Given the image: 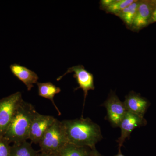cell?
Masks as SVG:
<instances>
[{
  "label": "cell",
  "instance_id": "2",
  "mask_svg": "<svg viewBox=\"0 0 156 156\" xmlns=\"http://www.w3.org/2000/svg\"><path fill=\"white\" fill-rule=\"evenodd\" d=\"M37 112L33 105L23 100L17 109L4 136L10 143L27 140L31 125Z\"/></svg>",
  "mask_w": 156,
  "mask_h": 156
},
{
  "label": "cell",
  "instance_id": "9",
  "mask_svg": "<svg viewBox=\"0 0 156 156\" xmlns=\"http://www.w3.org/2000/svg\"><path fill=\"white\" fill-rule=\"evenodd\" d=\"M155 0L140 1L139 6L131 28L139 30L150 24L154 6Z\"/></svg>",
  "mask_w": 156,
  "mask_h": 156
},
{
  "label": "cell",
  "instance_id": "22",
  "mask_svg": "<svg viewBox=\"0 0 156 156\" xmlns=\"http://www.w3.org/2000/svg\"><path fill=\"white\" fill-rule=\"evenodd\" d=\"M114 156H126L122 154V152H121V149H119V152L118 154Z\"/></svg>",
  "mask_w": 156,
  "mask_h": 156
},
{
  "label": "cell",
  "instance_id": "19",
  "mask_svg": "<svg viewBox=\"0 0 156 156\" xmlns=\"http://www.w3.org/2000/svg\"><path fill=\"white\" fill-rule=\"evenodd\" d=\"M155 22H156V0H155L154 6L153 11L151 17L150 21V24Z\"/></svg>",
  "mask_w": 156,
  "mask_h": 156
},
{
  "label": "cell",
  "instance_id": "1",
  "mask_svg": "<svg viewBox=\"0 0 156 156\" xmlns=\"http://www.w3.org/2000/svg\"><path fill=\"white\" fill-rule=\"evenodd\" d=\"M61 122L68 143L94 149L102 138L100 127L89 118L81 117Z\"/></svg>",
  "mask_w": 156,
  "mask_h": 156
},
{
  "label": "cell",
  "instance_id": "18",
  "mask_svg": "<svg viewBox=\"0 0 156 156\" xmlns=\"http://www.w3.org/2000/svg\"><path fill=\"white\" fill-rule=\"evenodd\" d=\"M115 1L116 0H102L100 2L101 8L105 10L109 6L114 3Z\"/></svg>",
  "mask_w": 156,
  "mask_h": 156
},
{
  "label": "cell",
  "instance_id": "12",
  "mask_svg": "<svg viewBox=\"0 0 156 156\" xmlns=\"http://www.w3.org/2000/svg\"><path fill=\"white\" fill-rule=\"evenodd\" d=\"M37 86L38 88V94L41 97L44 98L51 101L53 105L55 107L56 111L58 112V115H60L61 112L54 101V97L56 94L60 93L61 89L59 87H56L55 85L50 83H37Z\"/></svg>",
  "mask_w": 156,
  "mask_h": 156
},
{
  "label": "cell",
  "instance_id": "11",
  "mask_svg": "<svg viewBox=\"0 0 156 156\" xmlns=\"http://www.w3.org/2000/svg\"><path fill=\"white\" fill-rule=\"evenodd\" d=\"M10 68L11 73L25 85L28 91L31 90L34 84L38 83L37 74L25 66L14 63L11 64Z\"/></svg>",
  "mask_w": 156,
  "mask_h": 156
},
{
  "label": "cell",
  "instance_id": "15",
  "mask_svg": "<svg viewBox=\"0 0 156 156\" xmlns=\"http://www.w3.org/2000/svg\"><path fill=\"white\" fill-rule=\"evenodd\" d=\"M139 3L140 1L135 0L134 2L127 6L116 15L120 17L126 25L131 27L136 16Z\"/></svg>",
  "mask_w": 156,
  "mask_h": 156
},
{
  "label": "cell",
  "instance_id": "10",
  "mask_svg": "<svg viewBox=\"0 0 156 156\" xmlns=\"http://www.w3.org/2000/svg\"><path fill=\"white\" fill-rule=\"evenodd\" d=\"M123 103L127 111L141 117H144L150 104L146 98L134 92L126 96Z\"/></svg>",
  "mask_w": 156,
  "mask_h": 156
},
{
  "label": "cell",
  "instance_id": "4",
  "mask_svg": "<svg viewBox=\"0 0 156 156\" xmlns=\"http://www.w3.org/2000/svg\"><path fill=\"white\" fill-rule=\"evenodd\" d=\"M23 100L18 92L0 99V135H4L17 109Z\"/></svg>",
  "mask_w": 156,
  "mask_h": 156
},
{
  "label": "cell",
  "instance_id": "13",
  "mask_svg": "<svg viewBox=\"0 0 156 156\" xmlns=\"http://www.w3.org/2000/svg\"><path fill=\"white\" fill-rule=\"evenodd\" d=\"M39 152L35 150L31 143L26 140L11 145L10 156H37Z\"/></svg>",
  "mask_w": 156,
  "mask_h": 156
},
{
  "label": "cell",
  "instance_id": "20",
  "mask_svg": "<svg viewBox=\"0 0 156 156\" xmlns=\"http://www.w3.org/2000/svg\"><path fill=\"white\" fill-rule=\"evenodd\" d=\"M37 156H58V153L42 152L40 151Z\"/></svg>",
  "mask_w": 156,
  "mask_h": 156
},
{
  "label": "cell",
  "instance_id": "17",
  "mask_svg": "<svg viewBox=\"0 0 156 156\" xmlns=\"http://www.w3.org/2000/svg\"><path fill=\"white\" fill-rule=\"evenodd\" d=\"M10 144L4 135H0V156H10Z\"/></svg>",
  "mask_w": 156,
  "mask_h": 156
},
{
  "label": "cell",
  "instance_id": "16",
  "mask_svg": "<svg viewBox=\"0 0 156 156\" xmlns=\"http://www.w3.org/2000/svg\"><path fill=\"white\" fill-rule=\"evenodd\" d=\"M135 0H116L114 3L107 8L105 10L108 13L116 15L127 6H129Z\"/></svg>",
  "mask_w": 156,
  "mask_h": 156
},
{
  "label": "cell",
  "instance_id": "8",
  "mask_svg": "<svg viewBox=\"0 0 156 156\" xmlns=\"http://www.w3.org/2000/svg\"><path fill=\"white\" fill-rule=\"evenodd\" d=\"M147 124V122L144 117H140L127 111L120 123L119 128L121 130V136L117 140L119 144V149H121L126 138L129 137L131 132L135 128L143 127Z\"/></svg>",
  "mask_w": 156,
  "mask_h": 156
},
{
  "label": "cell",
  "instance_id": "14",
  "mask_svg": "<svg viewBox=\"0 0 156 156\" xmlns=\"http://www.w3.org/2000/svg\"><path fill=\"white\" fill-rule=\"evenodd\" d=\"M92 149L67 143L58 154V156H89Z\"/></svg>",
  "mask_w": 156,
  "mask_h": 156
},
{
  "label": "cell",
  "instance_id": "21",
  "mask_svg": "<svg viewBox=\"0 0 156 156\" xmlns=\"http://www.w3.org/2000/svg\"><path fill=\"white\" fill-rule=\"evenodd\" d=\"M89 156H103L97 150L96 148L92 149L91 151V153Z\"/></svg>",
  "mask_w": 156,
  "mask_h": 156
},
{
  "label": "cell",
  "instance_id": "3",
  "mask_svg": "<svg viewBox=\"0 0 156 156\" xmlns=\"http://www.w3.org/2000/svg\"><path fill=\"white\" fill-rule=\"evenodd\" d=\"M68 143L61 121L56 119L39 143L40 151L58 153Z\"/></svg>",
  "mask_w": 156,
  "mask_h": 156
},
{
  "label": "cell",
  "instance_id": "6",
  "mask_svg": "<svg viewBox=\"0 0 156 156\" xmlns=\"http://www.w3.org/2000/svg\"><path fill=\"white\" fill-rule=\"evenodd\" d=\"M74 72L73 77L76 80L79 87L76 88L75 90L82 89L84 94V105L85 100L89 90H94L95 89L94 86V76L91 73L85 69L83 66L82 65L75 66L69 68L63 75H62L57 79V81L61 80L66 75L69 73Z\"/></svg>",
  "mask_w": 156,
  "mask_h": 156
},
{
  "label": "cell",
  "instance_id": "5",
  "mask_svg": "<svg viewBox=\"0 0 156 156\" xmlns=\"http://www.w3.org/2000/svg\"><path fill=\"white\" fill-rule=\"evenodd\" d=\"M103 105L106 108L107 120L112 127H119L120 123L127 112L124 103L120 101L115 93L112 92Z\"/></svg>",
  "mask_w": 156,
  "mask_h": 156
},
{
  "label": "cell",
  "instance_id": "7",
  "mask_svg": "<svg viewBox=\"0 0 156 156\" xmlns=\"http://www.w3.org/2000/svg\"><path fill=\"white\" fill-rule=\"evenodd\" d=\"M56 119L52 116L41 115L37 112L31 125L29 139L34 143L39 144L44 134Z\"/></svg>",
  "mask_w": 156,
  "mask_h": 156
}]
</instances>
